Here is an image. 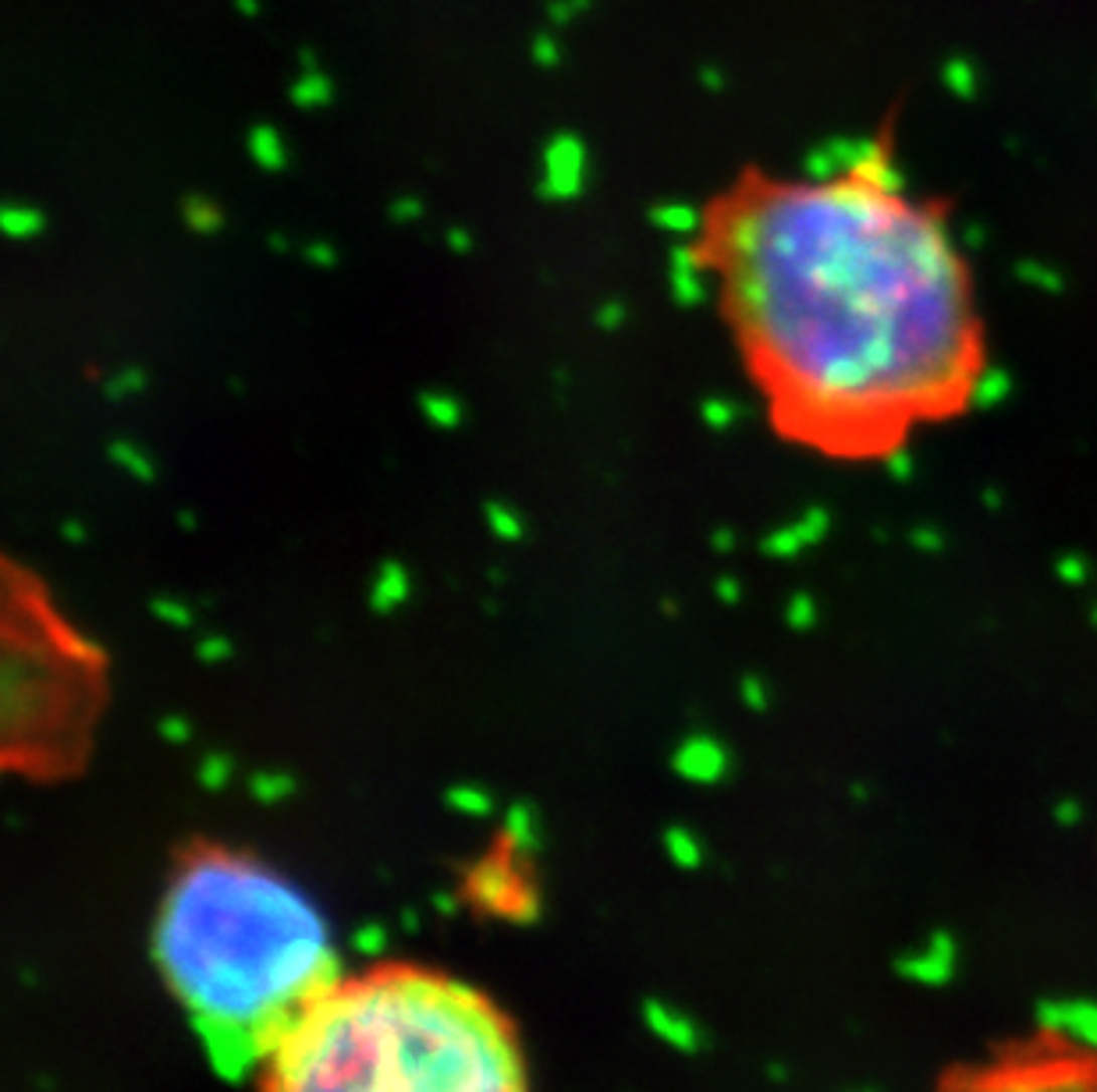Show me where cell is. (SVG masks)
Wrapping results in <instances>:
<instances>
[{"mask_svg": "<svg viewBox=\"0 0 1097 1092\" xmlns=\"http://www.w3.org/2000/svg\"><path fill=\"white\" fill-rule=\"evenodd\" d=\"M692 266L782 440L888 465L966 419L991 334L952 206L906 174L895 128L796 178L750 174L696 220Z\"/></svg>", "mask_w": 1097, "mask_h": 1092, "instance_id": "6da1fadb", "label": "cell"}, {"mask_svg": "<svg viewBox=\"0 0 1097 1092\" xmlns=\"http://www.w3.org/2000/svg\"><path fill=\"white\" fill-rule=\"evenodd\" d=\"M260 1071L264 1092H529L501 1011L409 965L341 979Z\"/></svg>", "mask_w": 1097, "mask_h": 1092, "instance_id": "3957f363", "label": "cell"}, {"mask_svg": "<svg viewBox=\"0 0 1097 1092\" xmlns=\"http://www.w3.org/2000/svg\"><path fill=\"white\" fill-rule=\"evenodd\" d=\"M253 143H260V150H253V157L260 153V157H267V164H278V160H281V153H274V150H278V139H274L271 128H256Z\"/></svg>", "mask_w": 1097, "mask_h": 1092, "instance_id": "8992f818", "label": "cell"}, {"mask_svg": "<svg viewBox=\"0 0 1097 1092\" xmlns=\"http://www.w3.org/2000/svg\"><path fill=\"white\" fill-rule=\"evenodd\" d=\"M579 174H583V150H579V143L576 139H558L547 150V185L558 195H569L576 192Z\"/></svg>", "mask_w": 1097, "mask_h": 1092, "instance_id": "5b68a950", "label": "cell"}, {"mask_svg": "<svg viewBox=\"0 0 1097 1092\" xmlns=\"http://www.w3.org/2000/svg\"><path fill=\"white\" fill-rule=\"evenodd\" d=\"M25 617L18 631L8 621V699H25L22 710L8 713V763L25 748L29 770H57L86 741L93 720V699L100 696V657L90 643L60 624L46 599H8Z\"/></svg>", "mask_w": 1097, "mask_h": 1092, "instance_id": "277c9868", "label": "cell"}, {"mask_svg": "<svg viewBox=\"0 0 1097 1092\" xmlns=\"http://www.w3.org/2000/svg\"><path fill=\"white\" fill-rule=\"evenodd\" d=\"M153 961L231 1082L264 1068L341 982L313 901L267 862L213 845L174 866L153 922Z\"/></svg>", "mask_w": 1097, "mask_h": 1092, "instance_id": "7a4b0ae2", "label": "cell"}]
</instances>
